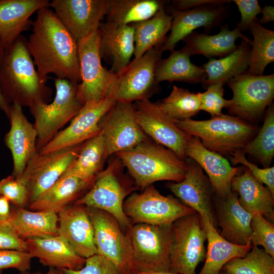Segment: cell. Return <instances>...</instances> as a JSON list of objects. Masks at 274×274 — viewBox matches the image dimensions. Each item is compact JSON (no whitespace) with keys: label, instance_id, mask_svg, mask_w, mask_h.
I'll return each mask as SVG.
<instances>
[{"label":"cell","instance_id":"7bdbcfd3","mask_svg":"<svg viewBox=\"0 0 274 274\" xmlns=\"http://www.w3.org/2000/svg\"><path fill=\"white\" fill-rule=\"evenodd\" d=\"M223 82H219L209 85L204 92H198L200 110L209 113L212 117L221 115L223 108L228 109L232 103L231 99L224 98Z\"/></svg>","mask_w":274,"mask_h":274},{"label":"cell","instance_id":"db71d44e","mask_svg":"<svg viewBox=\"0 0 274 274\" xmlns=\"http://www.w3.org/2000/svg\"><path fill=\"white\" fill-rule=\"evenodd\" d=\"M262 17L258 20L260 24H264L274 20V8L271 6H265L262 9Z\"/></svg>","mask_w":274,"mask_h":274},{"label":"cell","instance_id":"816d5d0a","mask_svg":"<svg viewBox=\"0 0 274 274\" xmlns=\"http://www.w3.org/2000/svg\"><path fill=\"white\" fill-rule=\"evenodd\" d=\"M10 201L0 195V222H8L11 215Z\"/></svg>","mask_w":274,"mask_h":274},{"label":"cell","instance_id":"ba28073f","mask_svg":"<svg viewBox=\"0 0 274 274\" xmlns=\"http://www.w3.org/2000/svg\"><path fill=\"white\" fill-rule=\"evenodd\" d=\"M169 272L196 274L198 265L206 257L207 234L197 212L181 217L172 224Z\"/></svg>","mask_w":274,"mask_h":274},{"label":"cell","instance_id":"ee69618b","mask_svg":"<svg viewBox=\"0 0 274 274\" xmlns=\"http://www.w3.org/2000/svg\"><path fill=\"white\" fill-rule=\"evenodd\" d=\"M0 195L6 197L17 208H24L29 203L27 187L12 175L0 181Z\"/></svg>","mask_w":274,"mask_h":274},{"label":"cell","instance_id":"d6986e66","mask_svg":"<svg viewBox=\"0 0 274 274\" xmlns=\"http://www.w3.org/2000/svg\"><path fill=\"white\" fill-rule=\"evenodd\" d=\"M116 101L107 97L104 100L84 105L70 124L58 131L38 152L46 154L81 144L100 132V122Z\"/></svg>","mask_w":274,"mask_h":274},{"label":"cell","instance_id":"2e32d148","mask_svg":"<svg viewBox=\"0 0 274 274\" xmlns=\"http://www.w3.org/2000/svg\"><path fill=\"white\" fill-rule=\"evenodd\" d=\"M133 105L137 121L145 133L185 160L186 144L191 136L180 129L149 99L135 101Z\"/></svg>","mask_w":274,"mask_h":274},{"label":"cell","instance_id":"c3c4849f","mask_svg":"<svg viewBox=\"0 0 274 274\" xmlns=\"http://www.w3.org/2000/svg\"><path fill=\"white\" fill-rule=\"evenodd\" d=\"M237 6L241 14V20L237 22L236 27L242 32L249 30L251 24L258 20L257 15L261 13L262 8L257 0L232 1Z\"/></svg>","mask_w":274,"mask_h":274},{"label":"cell","instance_id":"ab89813d","mask_svg":"<svg viewBox=\"0 0 274 274\" xmlns=\"http://www.w3.org/2000/svg\"><path fill=\"white\" fill-rule=\"evenodd\" d=\"M161 111L173 121H181L195 116L200 111L198 93L173 86L169 95L156 103Z\"/></svg>","mask_w":274,"mask_h":274},{"label":"cell","instance_id":"b9f144b4","mask_svg":"<svg viewBox=\"0 0 274 274\" xmlns=\"http://www.w3.org/2000/svg\"><path fill=\"white\" fill-rule=\"evenodd\" d=\"M252 233L250 244L252 246H261L264 250L274 258V225L264 216L256 214L251 221Z\"/></svg>","mask_w":274,"mask_h":274},{"label":"cell","instance_id":"f6af8a7d","mask_svg":"<svg viewBox=\"0 0 274 274\" xmlns=\"http://www.w3.org/2000/svg\"><path fill=\"white\" fill-rule=\"evenodd\" d=\"M230 160L233 165L238 164L244 165L258 182L265 185L274 195V166L259 168L249 161L247 159L246 154L242 150L233 153L230 156Z\"/></svg>","mask_w":274,"mask_h":274},{"label":"cell","instance_id":"f35d334b","mask_svg":"<svg viewBox=\"0 0 274 274\" xmlns=\"http://www.w3.org/2000/svg\"><path fill=\"white\" fill-rule=\"evenodd\" d=\"M256 159L263 168L270 167L274 156V105L266 109L263 125L242 150Z\"/></svg>","mask_w":274,"mask_h":274},{"label":"cell","instance_id":"836d02e7","mask_svg":"<svg viewBox=\"0 0 274 274\" xmlns=\"http://www.w3.org/2000/svg\"><path fill=\"white\" fill-rule=\"evenodd\" d=\"M190 56L182 48L174 50L169 56L160 58L155 68V79L159 84L166 81L184 82L192 84H203L206 79V74L202 66L192 63Z\"/></svg>","mask_w":274,"mask_h":274},{"label":"cell","instance_id":"1f68e13d","mask_svg":"<svg viewBox=\"0 0 274 274\" xmlns=\"http://www.w3.org/2000/svg\"><path fill=\"white\" fill-rule=\"evenodd\" d=\"M202 220L207 234L208 249L204 264L198 274H219L227 262L234 258L244 257L251 250L250 244L237 245L227 241L207 218Z\"/></svg>","mask_w":274,"mask_h":274},{"label":"cell","instance_id":"8d00e7d4","mask_svg":"<svg viewBox=\"0 0 274 274\" xmlns=\"http://www.w3.org/2000/svg\"><path fill=\"white\" fill-rule=\"evenodd\" d=\"M166 2L158 0H110L107 21L129 25L152 17Z\"/></svg>","mask_w":274,"mask_h":274},{"label":"cell","instance_id":"f546056e","mask_svg":"<svg viewBox=\"0 0 274 274\" xmlns=\"http://www.w3.org/2000/svg\"><path fill=\"white\" fill-rule=\"evenodd\" d=\"M92 184L77 177L61 176L35 201L29 203L28 208L34 211H50L58 214L80 198Z\"/></svg>","mask_w":274,"mask_h":274},{"label":"cell","instance_id":"7402d4cb","mask_svg":"<svg viewBox=\"0 0 274 274\" xmlns=\"http://www.w3.org/2000/svg\"><path fill=\"white\" fill-rule=\"evenodd\" d=\"M185 153L205 171L213 188L215 196L223 197L231 191V181L243 170V166H232L222 155L205 148L199 139L191 136L186 147Z\"/></svg>","mask_w":274,"mask_h":274},{"label":"cell","instance_id":"44dd1931","mask_svg":"<svg viewBox=\"0 0 274 274\" xmlns=\"http://www.w3.org/2000/svg\"><path fill=\"white\" fill-rule=\"evenodd\" d=\"M11 127L4 139L10 150L13 162L12 175L18 180L21 178L29 161L37 152V131L24 115L22 107L11 105L9 117Z\"/></svg>","mask_w":274,"mask_h":274},{"label":"cell","instance_id":"7a4b0ae2","mask_svg":"<svg viewBox=\"0 0 274 274\" xmlns=\"http://www.w3.org/2000/svg\"><path fill=\"white\" fill-rule=\"evenodd\" d=\"M35 65L27 39L21 35L5 50L0 63V91L8 103L30 108L51 100L52 89L46 85L48 77L42 76Z\"/></svg>","mask_w":274,"mask_h":274},{"label":"cell","instance_id":"4316f807","mask_svg":"<svg viewBox=\"0 0 274 274\" xmlns=\"http://www.w3.org/2000/svg\"><path fill=\"white\" fill-rule=\"evenodd\" d=\"M27 251L32 258L39 259L44 266L58 269L77 270L85 265L86 259L75 251L62 236L25 240Z\"/></svg>","mask_w":274,"mask_h":274},{"label":"cell","instance_id":"9a60e30c","mask_svg":"<svg viewBox=\"0 0 274 274\" xmlns=\"http://www.w3.org/2000/svg\"><path fill=\"white\" fill-rule=\"evenodd\" d=\"M107 158L150 139L140 126L133 103L115 101L99 123Z\"/></svg>","mask_w":274,"mask_h":274},{"label":"cell","instance_id":"7dc6e473","mask_svg":"<svg viewBox=\"0 0 274 274\" xmlns=\"http://www.w3.org/2000/svg\"><path fill=\"white\" fill-rule=\"evenodd\" d=\"M63 270L65 274H121L111 261L98 254L86 258L84 266L79 270Z\"/></svg>","mask_w":274,"mask_h":274},{"label":"cell","instance_id":"d590c367","mask_svg":"<svg viewBox=\"0 0 274 274\" xmlns=\"http://www.w3.org/2000/svg\"><path fill=\"white\" fill-rule=\"evenodd\" d=\"M172 17L164 6L151 18L130 24L134 28V59L141 57L150 49L162 45L170 30Z\"/></svg>","mask_w":274,"mask_h":274},{"label":"cell","instance_id":"4fadbf2b","mask_svg":"<svg viewBox=\"0 0 274 274\" xmlns=\"http://www.w3.org/2000/svg\"><path fill=\"white\" fill-rule=\"evenodd\" d=\"M87 210L97 254L111 261L121 274H133L130 245L118 221L105 211L91 207Z\"/></svg>","mask_w":274,"mask_h":274},{"label":"cell","instance_id":"ac0fdd59","mask_svg":"<svg viewBox=\"0 0 274 274\" xmlns=\"http://www.w3.org/2000/svg\"><path fill=\"white\" fill-rule=\"evenodd\" d=\"M172 17L170 32L160 48L162 53L172 52L180 41L198 27H204L205 34L220 25L230 12L229 5H204L186 10H178L168 6Z\"/></svg>","mask_w":274,"mask_h":274},{"label":"cell","instance_id":"83f0119b","mask_svg":"<svg viewBox=\"0 0 274 274\" xmlns=\"http://www.w3.org/2000/svg\"><path fill=\"white\" fill-rule=\"evenodd\" d=\"M238 38L252 44V41L243 35L237 27L230 30L225 24L220 26V32L215 35L193 31L183 40L185 45L182 49L190 56L202 55L209 59L221 58L236 50L238 45L235 41Z\"/></svg>","mask_w":274,"mask_h":274},{"label":"cell","instance_id":"f1b7e54d","mask_svg":"<svg viewBox=\"0 0 274 274\" xmlns=\"http://www.w3.org/2000/svg\"><path fill=\"white\" fill-rule=\"evenodd\" d=\"M231 190L236 192L240 205L248 213L265 216L271 222L274 219V195L269 189L258 182L245 166L233 177Z\"/></svg>","mask_w":274,"mask_h":274},{"label":"cell","instance_id":"52a82bcc","mask_svg":"<svg viewBox=\"0 0 274 274\" xmlns=\"http://www.w3.org/2000/svg\"><path fill=\"white\" fill-rule=\"evenodd\" d=\"M125 233L131 247L133 274L169 271L172 225L136 223Z\"/></svg>","mask_w":274,"mask_h":274},{"label":"cell","instance_id":"f907efd6","mask_svg":"<svg viewBox=\"0 0 274 274\" xmlns=\"http://www.w3.org/2000/svg\"><path fill=\"white\" fill-rule=\"evenodd\" d=\"M231 2L227 0H175L172 1L170 6L178 10H186L204 5H224Z\"/></svg>","mask_w":274,"mask_h":274},{"label":"cell","instance_id":"ffe728a7","mask_svg":"<svg viewBox=\"0 0 274 274\" xmlns=\"http://www.w3.org/2000/svg\"><path fill=\"white\" fill-rule=\"evenodd\" d=\"M109 5L110 0H53L49 7L78 41L98 29Z\"/></svg>","mask_w":274,"mask_h":274},{"label":"cell","instance_id":"8992f818","mask_svg":"<svg viewBox=\"0 0 274 274\" xmlns=\"http://www.w3.org/2000/svg\"><path fill=\"white\" fill-rule=\"evenodd\" d=\"M56 94L50 104L37 102L30 108L37 131V152L48 144L59 130L72 120L84 106L77 83L67 79L53 78Z\"/></svg>","mask_w":274,"mask_h":274},{"label":"cell","instance_id":"30bf717a","mask_svg":"<svg viewBox=\"0 0 274 274\" xmlns=\"http://www.w3.org/2000/svg\"><path fill=\"white\" fill-rule=\"evenodd\" d=\"M227 84L233 92L229 113L250 123L262 118L274 98L273 74L254 76L245 72Z\"/></svg>","mask_w":274,"mask_h":274},{"label":"cell","instance_id":"e575fe53","mask_svg":"<svg viewBox=\"0 0 274 274\" xmlns=\"http://www.w3.org/2000/svg\"><path fill=\"white\" fill-rule=\"evenodd\" d=\"M107 159L105 140L100 131L82 143L77 158L62 176H75L93 183Z\"/></svg>","mask_w":274,"mask_h":274},{"label":"cell","instance_id":"d4e9b609","mask_svg":"<svg viewBox=\"0 0 274 274\" xmlns=\"http://www.w3.org/2000/svg\"><path fill=\"white\" fill-rule=\"evenodd\" d=\"M214 207L217 226L221 228L220 235L235 245H249L251 221L254 215L240 205L237 193L232 191L223 197L214 196Z\"/></svg>","mask_w":274,"mask_h":274},{"label":"cell","instance_id":"f5cc1de1","mask_svg":"<svg viewBox=\"0 0 274 274\" xmlns=\"http://www.w3.org/2000/svg\"><path fill=\"white\" fill-rule=\"evenodd\" d=\"M5 50L6 49L0 39V63L4 57ZM11 108V105L6 100L0 91V109L8 118L10 115Z\"/></svg>","mask_w":274,"mask_h":274},{"label":"cell","instance_id":"d6a6232c","mask_svg":"<svg viewBox=\"0 0 274 274\" xmlns=\"http://www.w3.org/2000/svg\"><path fill=\"white\" fill-rule=\"evenodd\" d=\"M251 44L242 40L233 52L219 59L210 58L202 67L206 74V79L202 84L206 89L209 85L223 82L245 72L249 68Z\"/></svg>","mask_w":274,"mask_h":274},{"label":"cell","instance_id":"8fae6325","mask_svg":"<svg viewBox=\"0 0 274 274\" xmlns=\"http://www.w3.org/2000/svg\"><path fill=\"white\" fill-rule=\"evenodd\" d=\"M123 210L131 224L159 225H172L181 217L196 213L173 196L162 195L153 184L127 196Z\"/></svg>","mask_w":274,"mask_h":274},{"label":"cell","instance_id":"6da1fadb","mask_svg":"<svg viewBox=\"0 0 274 274\" xmlns=\"http://www.w3.org/2000/svg\"><path fill=\"white\" fill-rule=\"evenodd\" d=\"M31 26L27 47L38 73L80 83L77 41L53 10L45 7L38 10Z\"/></svg>","mask_w":274,"mask_h":274},{"label":"cell","instance_id":"bcb514c9","mask_svg":"<svg viewBox=\"0 0 274 274\" xmlns=\"http://www.w3.org/2000/svg\"><path fill=\"white\" fill-rule=\"evenodd\" d=\"M32 257L28 252L15 250H0V270L14 268L20 272L31 269Z\"/></svg>","mask_w":274,"mask_h":274},{"label":"cell","instance_id":"7c38bea8","mask_svg":"<svg viewBox=\"0 0 274 274\" xmlns=\"http://www.w3.org/2000/svg\"><path fill=\"white\" fill-rule=\"evenodd\" d=\"M81 82L79 95L84 103L100 101L107 97L115 78L101 62L98 29L77 41Z\"/></svg>","mask_w":274,"mask_h":274},{"label":"cell","instance_id":"74e56055","mask_svg":"<svg viewBox=\"0 0 274 274\" xmlns=\"http://www.w3.org/2000/svg\"><path fill=\"white\" fill-rule=\"evenodd\" d=\"M253 37L250 64L246 72L254 76L263 75L265 67L274 61V31L264 27L258 20L250 25Z\"/></svg>","mask_w":274,"mask_h":274},{"label":"cell","instance_id":"681fc988","mask_svg":"<svg viewBox=\"0 0 274 274\" xmlns=\"http://www.w3.org/2000/svg\"><path fill=\"white\" fill-rule=\"evenodd\" d=\"M0 250L28 252L25 240L18 235L8 222H0Z\"/></svg>","mask_w":274,"mask_h":274},{"label":"cell","instance_id":"5b68a950","mask_svg":"<svg viewBox=\"0 0 274 274\" xmlns=\"http://www.w3.org/2000/svg\"><path fill=\"white\" fill-rule=\"evenodd\" d=\"M123 163L115 155L107 167L95 177L91 188L75 202L105 211L119 222L123 231L132 225L123 210L125 198L135 189L134 183H129L123 175Z\"/></svg>","mask_w":274,"mask_h":274},{"label":"cell","instance_id":"e0dca14e","mask_svg":"<svg viewBox=\"0 0 274 274\" xmlns=\"http://www.w3.org/2000/svg\"><path fill=\"white\" fill-rule=\"evenodd\" d=\"M187 172L184 179L179 182L168 183L166 187L182 202L198 213L202 218H207L216 228V218L212 185L201 167L191 158L185 159Z\"/></svg>","mask_w":274,"mask_h":274},{"label":"cell","instance_id":"484cf974","mask_svg":"<svg viewBox=\"0 0 274 274\" xmlns=\"http://www.w3.org/2000/svg\"><path fill=\"white\" fill-rule=\"evenodd\" d=\"M49 0H0V39L6 50L32 25L30 17Z\"/></svg>","mask_w":274,"mask_h":274},{"label":"cell","instance_id":"3957f363","mask_svg":"<svg viewBox=\"0 0 274 274\" xmlns=\"http://www.w3.org/2000/svg\"><path fill=\"white\" fill-rule=\"evenodd\" d=\"M114 155L119 158L136 187L142 191L157 181L181 182L187 169L185 160L151 139Z\"/></svg>","mask_w":274,"mask_h":274},{"label":"cell","instance_id":"277c9868","mask_svg":"<svg viewBox=\"0 0 274 274\" xmlns=\"http://www.w3.org/2000/svg\"><path fill=\"white\" fill-rule=\"evenodd\" d=\"M174 121L186 133L199 139L205 148L223 156L242 150L258 131L251 123L223 113L205 120Z\"/></svg>","mask_w":274,"mask_h":274},{"label":"cell","instance_id":"6f0895ef","mask_svg":"<svg viewBox=\"0 0 274 274\" xmlns=\"http://www.w3.org/2000/svg\"><path fill=\"white\" fill-rule=\"evenodd\" d=\"M219 274H228V273H226V272H224V271L221 270V271H220V272L219 273Z\"/></svg>","mask_w":274,"mask_h":274},{"label":"cell","instance_id":"603a6c76","mask_svg":"<svg viewBox=\"0 0 274 274\" xmlns=\"http://www.w3.org/2000/svg\"><path fill=\"white\" fill-rule=\"evenodd\" d=\"M57 215L58 235L63 237L77 254L85 259L97 254L86 206L74 203Z\"/></svg>","mask_w":274,"mask_h":274},{"label":"cell","instance_id":"9c48e42d","mask_svg":"<svg viewBox=\"0 0 274 274\" xmlns=\"http://www.w3.org/2000/svg\"><path fill=\"white\" fill-rule=\"evenodd\" d=\"M160 48L150 49L115 75L107 97L116 101L132 103L149 99L156 93L158 84L155 79V68L162 54Z\"/></svg>","mask_w":274,"mask_h":274},{"label":"cell","instance_id":"11a10c76","mask_svg":"<svg viewBox=\"0 0 274 274\" xmlns=\"http://www.w3.org/2000/svg\"><path fill=\"white\" fill-rule=\"evenodd\" d=\"M19 274H65L63 269H58L54 267H49L48 271L45 273L40 272H31L29 271L20 272Z\"/></svg>","mask_w":274,"mask_h":274},{"label":"cell","instance_id":"9f6ffc18","mask_svg":"<svg viewBox=\"0 0 274 274\" xmlns=\"http://www.w3.org/2000/svg\"><path fill=\"white\" fill-rule=\"evenodd\" d=\"M154 274H179V273L168 271V272H158L154 273Z\"/></svg>","mask_w":274,"mask_h":274},{"label":"cell","instance_id":"4dcf8cb0","mask_svg":"<svg viewBox=\"0 0 274 274\" xmlns=\"http://www.w3.org/2000/svg\"><path fill=\"white\" fill-rule=\"evenodd\" d=\"M58 215L50 211H30L20 208L11 209L8 222L23 239L58 235Z\"/></svg>","mask_w":274,"mask_h":274},{"label":"cell","instance_id":"5bb4252c","mask_svg":"<svg viewBox=\"0 0 274 274\" xmlns=\"http://www.w3.org/2000/svg\"><path fill=\"white\" fill-rule=\"evenodd\" d=\"M82 143L52 152H37L19 180L29 192L28 204L51 187L77 158Z\"/></svg>","mask_w":274,"mask_h":274},{"label":"cell","instance_id":"60d3db41","mask_svg":"<svg viewBox=\"0 0 274 274\" xmlns=\"http://www.w3.org/2000/svg\"><path fill=\"white\" fill-rule=\"evenodd\" d=\"M221 270L228 274H274V258L252 246L244 257L232 259Z\"/></svg>","mask_w":274,"mask_h":274},{"label":"cell","instance_id":"cb8c5ba5","mask_svg":"<svg viewBox=\"0 0 274 274\" xmlns=\"http://www.w3.org/2000/svg\"><path fill=\"white\" fill-rule=\"evenodd\" d=\"M98 31L101 58L110 62V70L116 75L128 65L134 54V28L106 21L100 23Z\"/></svg>","mask_w":274,"mask_h":274}]
</instances>
